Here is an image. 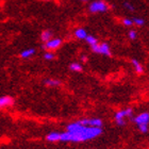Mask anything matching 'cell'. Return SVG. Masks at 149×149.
Instances as JSON below:
<instances>
[{"instance_id": "6da1fadb", "label": "cell", "mask_w": 149, "mask_h": 149, "mask_svg": "<svg viewBox=\"0 0 149 149\" xmlns=\"http://www.w3.org/2000/svg\"><path fill=\"white\" fill-rule=\"evenodd\" d=\"M101 132H102L101 128L84 126L78 120L76 123L69 124L66 128V132L61 133V141L80 143V142L90 141L99 136Z\"/></svg>"}, {"instance_id": "7a4b0ae2", "label": "cell", "mask_w": 149, "mask_h": 149, "mask_svg": "<svg viewBox=\"0 0 149 149\" xmlns=\"http://www.w3.org/2000/svg\"><path fill=\"white\" fill-rule=\"evenodd\" d=\"M132 116H133V111H132V109L128 108V109L116 112V114H115V120H116V124H117L118 126H125V125H126L125 118L132 117Z\"/></svg>"}, {"instance_id": "3957f363", "label": "cell", "mask_w": 149, "mask_h": 149, "mask_svg": "<svg viewBox=\"0 0 149 149\" xmlns=\"http://www.w3.org/2000/svg\"><path fill=\"white\" fill-rule=\"evenodd\" d=\"M109 9V6L107 4V2L102 1V0H96L90 4L88 10L91 13H103L107 12Z\"/></svg>"}, {"instance_id": "277c9868", "label": "cell", "mask_w": 149, "mask_h": 149, "mask_svg": "<svg viewBox=\"0 0 149 149\" xmlns=\"http://www.w3.org/2000/svg\"><path fill=\"white\" fill-rule=\"evenodd\" d=\"M91 47H92L94 52L99 53V54H103V56H111V48H110V46L107 43H101V44L97 43Z\"/></svg>"}, {"instance_id": "5b68a950", "label": "cell", "mask_w": 149, "mask_h": 149, "mask_svg": "<svg viewBox=\"0 0 149 149\" xmlns=\"http://www.w3.org/2000/svg\"><path fill=\"white\" fill-rule=\"evenodd\" d=\"M82 125L84 126H90V127H98L101 128L102 127V120L100 118H84V119H81L79 120Z\"/></svg>"}, {"instance_id": "8992f818", "label": "cell", "mask_w": 149, "mask_h": 149, "mask_svg": "<svg viewBox=\"0 0 149 149\" xmlns=\"http://www.w3.org/2000/svg\"><path fill=\"white\" fill-rule=\"evenodd\" d=\"M62 45V40L61 38H50L49 40H47L45 43V46L44 48L47 50H56L58 49L60 46Z\"/></svg>"}, {"instance_id": "52a82bcc", "label": "cell", "mask_w": 149, "mask_h": 149, "mask_svg": "<svg viewBox=\"0 0 149 149\" xmlns=\"http://www.w3.org/2000/svg\"><path fill=\"white\" fill-rule=\"evenodd\" d=\"M134 123L139 126V125H143V124H148L149 121V113L148 112H144V113H141L136 116V117L133 118Z\"/></svg>"}, {"instance_id": "ba28073f", "label": "cell", "mask_w": 149, "mask_h": 149, "mask_svg": "<svg viewBox=\"0 0 149 149\" xmlns=\"http://www.w3.org/2000/svg\"><path fill=\"white\" fill-rule=\"evenodd\" d=\"M13 102H14V99H13L12 97H10V96L0 97V109H3V108L12 106Z\"/></svg>"}, {"instance_id": "9c48e42d", "label": "cell", "mask_w": 149, "mask_h": 149, "mask_svg": "<svg viewBox=\"0 0 149 149\" xmlns=\"http://www.w3.org/2000/svg\"><path fill=\"white\" fill-rule=\"evenodd\" d=\"M46 140L48 142H59L61 141V132H50L47 134Z\"/></svg>"}, {"instance_id": "30bf717a", "label": "cell", "mask_w": 149, "mask_h": 149, "mask_svg": "<svg viewBox=\"0 0 149 149\" xmlns=\"http://www.w3.org/2000/svg\"><path fill=\"white\" fill-rule=\"evenodd\" d=\"M131 63H132V65H133L134 69H135V72H136L137 74H143V72H144V67H143V65H142V64L137 61V60L133 59L132 61H131Z\"/></svg>"}, {"instance_id": "8fae6325", "label": "cell", "mask_w": 149, "mask_h": 149, "mask_svg": "<svg viewBox=\"0 0 149 149\" xmlns=\"http://www.w3.org/2000/svg\"><path fill=\"white\" fill-rule=\"evenodd\" d=\"M74 36L79 38V40H85V37L87 36V32L86 30H84L82 28H79L74 31Z\"/></svg>"}, {"instance_id": "7c38bea8", "label": "cell", "mask_w": 149, "mask_h": 149, "mask_svg": "<svg viewBox=\"0 0 149 149\" xmlns=\"http://www.w3.org/2000/svg\"><path fill=\"white\" fill-rule=\"evenodd\" d=\"M35 53V50L33 48H29V49L24 50L22 53H20V56L22 59H28V58H31L33 54Z\"/></svg>"}, {"instance_id": "4fadbf2b", "label": "cell", "mask_w": 149, "mask_h": 149, "mask_svg": "<svg viewBox=\"0 0 149 149\" xmlns=\"http://www.w3.org/2000/svg\"><path fill=\"white\" fill-rule=\"evenodd\" d=\"M50 38H52V33H51V31H49V30H45V31L42 32V34H40V40H43V42L46 43L47 40H49Z\"/></svg>"}, {"instance_id": "5bb4252c", "label": "cell", "mask_w": 149, "mask_h": 149, "mask_svg": "<svg viewBox=\"0 0 149 149\" xmlns=\"http://www.w3.org/2000/svg\"><path fill=\"white\" fill-rule=\"evenodd\" d=\"M45 84L48 86H58L61 84V82H60V80H56V79H47V80H45Z\"/></svg>"}, {"instance_id": "9a60e30c", "label": "cell", "mask_w": 149, "mask_h": 149, "mask_svg": "<svg viewBox=\"0 0 149 149\" xmlns=\"http://www.w3.org/2000/svg\"><path fill=\"white\" fill-rule=\"evenodd\" d=\"M69 69H70L72 72H81V70H82V66H81V64H79V63H72V64L69 65Z\"/></svg>"}, {"instance_id": "2e32d148", "label": "cell", "mask_w": 149, "mask_h": 149, "mask_svg": "<svg viewBox=\"0 0 149 149\" xmlns=\"http://www.w3.org/2000/svg\"><path fill=\"white\" fill-rule=\"evenodd\" d=\"M85 40L87 42V44H90L91 46H93V45L98 43V40H97L96 37L93 36V35H88V34H87V36L85 37Z\"/></svg>"}, {"instance_id": "e0dca14e", "label": "cell", "mask_w": 149, "mask_h": 149, "mask_svg": "<svg viewBox=\"0 0 149 149\" xmlns=\"http://www.w3.org/2000/svg\"><path fill=\"white\" fill-rule=\"evenodd\" d=\"M131 19H132L133 25H136V26H139V27H142V26H144V24H145V20H144L143 18H131Z\"/></svg>"}, {"instance_id": "ac0fdd59", "label": "cell", "mask_w": 149, "mask_h": 149, "mask_svg": "<svg viewBox=\"0 0 149 149\" xmlns=\"http://www.w3.org/2000/svg\"><path fill=\"white\" fill-rule=\"evenodd\" d=\"M139 130L142 132V133L146 134L148 132V124H143V125H139Z\"/></svg>"}, {"instance_id": "d6986e66", "label": "cell", "mask_w": 149, "mask_h": 149, "mask_svg": "<svg viewBox=\"0 0 149 149\" xmlns=\"http://www.w3.org/2000/svg\"><path fill=\"white\" fill-rule=\"evenodd\" d=\"M44 58H45V60H48V61H50V60H53V59H54V53H53L52 51L46 52L45 54H44Z\"/></svg>"}, {"instance_id": "ffe728a7", "label": "cell", "mask_w": 149, "mask_h": 149, "mask_svg": "<svg viewBox=\"0 0 149 149\" xmlns=\"http://www.w3.org/2000/svg\"><path fill=\"white\" fill-rule=\"evenodd\" d=\"M128 35H129V38H130V40H136L137 32L134 31V30H130V31H129V33H128Z\"/></svg>"}, {"instance_id": "44dd1931", "label": "cell", "mask_w": 149, "mask_h": 149, "mask_svg": "<svg viewBox=\"0 0 149 149\" xmlns=\"http://www.w3.org/2000/svg\"><path fill=\"white\" fill-rule=\"evenodd\" d=\"M123 24H124L126 27H131V26H133V22H132V19L131 18H124L123 19Z\"/></svg>"}, {"instance_id": "7402d4cb", "label": "cell", "mask_w": 149, "mask_h": 149, "mask_svg": "<svg viewBox=\"0 0 149 149\" xmlns=\"http://www.w3.org/2000/svg\"><path fill=\"white\" fill-rule=\"evenodd\" d=\"M124 6L127 10H130V11H134V6L131 4L130 2H124Z\"/></svg>"}, {"instance_id": "603a6c76", "label": "cell", "mask_w": 149, "mask_h": 149, "mask_svg": "<svg viewBox=\"0 0 149 149\" xmlns=\"http://www.w3.org/2000/svg\"><path fill=\"white\" fill-rule=\"evenodd\" d=\"M86 60H87V58H86V56H82V61H83V62H85V61H86Z\"/></svg>"}, {"instance_id": "cb8c5ba5", "label": "cell", "mask_w": 149, "mask_h": 149, "mask_svg": "<svg viewBox=\"0 0 149 149\" xmlns=\"http://www.w3.org/2000/svg\"><path fill=\"white\" fill-rule=\"evenodd\" d=\"M81 2H87V1H88V0H80Z\"/></svg>"}, {"instance_id": "d4e9b609", "label": "cell", "mask_w": 149, "mask_h": 149, "mask_svg": "<svg viewBox=\"0 0 149 149\" xmlns=\"http://www.w3.org/2000/svg\"><path fill=\"white\" fill-rule=\"evenodd\" d=\"M44 1H49V0H44Z\"/></svg>"}]
</instances>
